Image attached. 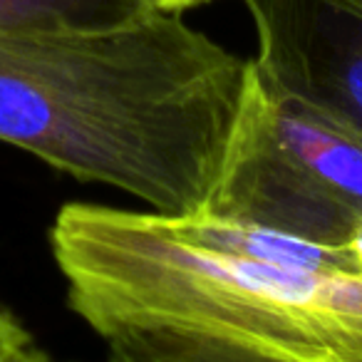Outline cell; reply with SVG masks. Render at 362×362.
I'll return each mask as SVG.
<instances>
[{"label":"cell","instance_id":"cell-8","mask_svg":"<svg viewBox=\"0 0 362 362\" xmlns=\"http://www.w3.org/2000/svg\"><path fill=\"white\" fill-rule=\"evenodd\" d=\"M347 248L352 251V256H355L357 266H360V271H362V221H360V226L355 228V233H352V238H350V243H347Z\"/></svg>","mask_w":362,"mask_h":362},{"label":"cell","instance_id":"cell-4","mask_svg":"<svg viewBox=\"0 0 362 362\" xmlns=\"http://www.w3.org/2000/svg\"><path fill=\"white\" fill-rule=\"evenodd\" d=\"M258 70L362 134V0H243Z\"/></svg>","mask_w":362,"mask_h":362},{"label":"cell","instance_id":"cell-1","mask_svg":"<svg viewBox=\"0 0 362 362\" xmlns=\"http://www.w3.org/2000/svg\"><path fill=\"white\" fill-rule=\"evenodd\" d=\"M248 62L164 11L100 33H0V141L156 214L199 216Z\"/></svg>","mask_w":362,"mask_h":362},{"label":"cell","instance_id":"cell-2","mask_svg":"<svg viewBox=\"0 0 362 362\" xmlns=\"http://www.w3.org/2000/svg\"><path fill=\"white\" fill-rule=\"evenodd\" d=\"M50 248L112 360L362 362V273L271 266L100 204L62 206Z\"/></svg>","mask_w":362,"mask_h":362},{"label":"cell","instance_id":"cell-3","mask_svg":"<svg viewBox=\"0 0 362 362\" xmlns=\"http://www.w3.org/2000/svg\"><path fill=\"white\" fill-rule=\"evenodd\" d=\"M199 216L347 246L362 221V134L248 62L241 110Z\"/></svg>","mask_w":362,"mask_h":362},{"label":"cell","instance_id":"cell-7","mask_svg":"<svg viewBox=\"0 0 362 362\" xmlns=\"http://www.w3.org/2000/svg\"><path fill=\"white\" fill-rule=\"evenodd\" d=\"M206 3H211V0H154V8L164 13H187L192 8L206 6Z\"/></svg>","mask_w":362,"mask_h":362},{"label":"cell","instance_id":"cell-6","mask_svg":"<svg viewBox=\"0 0 362 362\" xmlns=\"http://www.w3.org/2000/svg\"><path fill=\"white\" fill-rule=\"evenodd\" d=\"M47 357L35 335L0 303V362H45Z\"/></svg>","mask_w":362,"mask_h":362},{"label":"cell","instance_id":"cell-5","mask_svg":"<svg viewBox=\"0 0 362 362\" xmlns=\"http://www.w3.org/2000/svg\"><path fill=\"white\" fill-rule=\"evenodd\" d=\"M154 11V0H0V33H100Z\"/></svg>","mask_w":362,"mask_h":362}]
</instances>
